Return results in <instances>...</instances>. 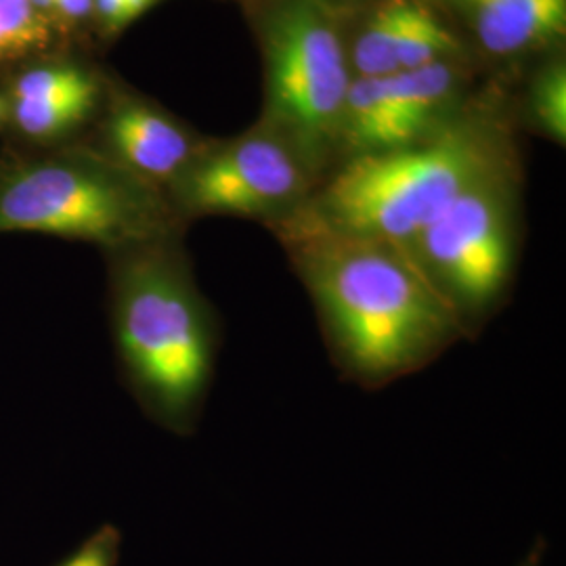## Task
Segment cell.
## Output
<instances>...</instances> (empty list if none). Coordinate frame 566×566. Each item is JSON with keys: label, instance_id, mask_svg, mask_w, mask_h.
<instances>
[{"label": "cell", "instance_id": "obj_1", "mask_svg": "<svg viewBox=\"0 0 566 566\" xmlns=\"http://www.w3.org/2000/svg\"><path fill=\"white\" fill-rule=\"evenodd\" d=\"M282 242L346 380L367 390L392 385L465 338L401 245L332 233Z\"/></svg>", "mask_w": 566, "mask_h": 566}, {"label": "cell", "instance_id": "obj_2", "mask_svg": "<svg viewBox=\"0 0 566 566\" xmlns=\"http://www.w3.org/2000/svg\"><path fill=\"white\" fill-rule=\"evenodd\" d=\"M107 254V317L122 382L143 413L179 437L196 432L214 380L221 324L179 233Z\"/></svg>", "mask_w": 566, "mask_h": 566}, {"label": "cell", "instance_id": "obj_3", "mask_svg": "<svg viewBox=\"0 0 566 566\" xmlns=\"http://www.w3.org/2000/svg\"><path fill=\"white\" fill-rule=\"evenodd\" d=\"M510 168L486 128L470 122L441 126L424 142L353 156L282 223V238L332 233L407 248L474 182Z\"/></svg>", "mask_w": 566, "mask_h": 566}, {"label": "cell", "instance_id": "obj_4", "mask_svg": "<svg viewBox=\"0 0 566 566\" xmlns=\"http://www.w3.org/2000/svg\"><path fill=\"white\" fill-rule=\"evenodd\" d=\"M168 196L99 149L60 147L0 163V233H41L105 252L179 233Z\"/></svg>", "mask_w": 566, "mask_h": 566}, {"label": "cell", "instance_id": "obj_5", "mask_svg": "<svg viewBox=\"0 0 566 566\" xmlns=\"http://www.w3.org/2000/svg\"><path fill=\"white\" fill-rule=\"evenodd\" d=\"M514 203L506 168L468 187L405 248L465 338L506 304L516 269Z\"/></svg>", "mask_w": 566, "mask_h": 566}, {"label": "cell", "instance_id": "obj_6", "mask_svg": "<svg viewBox=\"0 0 566 566\" xmlns=\"http://www.w3.org/2000/svg\"><path fill=\"white\" fill-rule=\"evenodd\" d=\"M264 32L271 130L324 175L350 84L338 30L313 0H285Z\"/></svg>", "mask_w": 566, "mask_h": 566}, {"label": "cell", "instance_id": "obj_7", "mask_svg": "<svg viewBox=\"0 0 566 566\" xmlns=\"http://www.w3.org/2000/svg\"><path fill=\"white\" fill-rule=\"evenodd\" d=\"M322 175L275 130L250 133L198 158L166 191L177 217H243L271 227L285 221L319 187Z\"/></svg>", "mask_w": 566, "mask_h": 566}, {"label": "cell", "instance_id": "obj_8", "mask_svg": "<svg viewBox=\"0 0 566 566\" xmlns=\"http://www.w3.org/2000/svg\"><path fill=\"white\" fill-rule=\"evenodd\" d=\"M99 97L95 76L76 63L51 61L21 72L7 102V118L18 135L53 145L81 126Z\"/></svg>", "mask_w": 566, "mask_h": 566}, {"label": "cell", "instance_id": "obj_9", "mask_svg": "<svg viewBox=\"0 0 566 566\" xmlns=\"http://www.w3.org/2000/svg\"><path fill=\"white\" fill-rule=\"evenodd\" d=\"M103 142L99 151L112 163L164 193L203 149L179 122L135 99L112 109Z\"/></svg>", "mask_w": 566, "mask_h": 566}, {"label": "cell", "instance_id": "obj_10", "mask_svg": "<svg viewBox=\"0 0 566 566\" xmlns=\"http://www.w3.org/2000/svg\"><path fill=\"white\" fill-rule=\"evenodd\" d=\"M489 53L516 55L565 34L566 0H460Z\"/></svg>", "mask_w": 566, "mask_h": 566}, {"label": "cell", "instance_id": "obj_11", "mask_svg": "<svg viewBox=\"0 0 566 566\" xmlns=\"http://www.w3.org/2000/svg\"><path fill=\"white\" fill-rule=\"evenodd\" d=\"M388 81L397 149L424 142L446 126L439 118L446 114L458 88L455 70L447 61L397 72Z\"/></svg>", "mask_w": 566, "mask_h": 566}, {"label": "cell", "instance_id": "obj_12", "mask_svg": "<svg viewBox=\"0 0 566 566\" xmlns=\"http://www.w3.org/2000/svg\"><path fill=\"white\" fill-rule=\"evenodd\" d=\"M388 78H350L340 116V143L350 158L397 149Z\"/></svg>", "mask_w": 566, "mask_h": 566}, {"label": "cell", "instance_id": "obj_13", "mask_svg": "<svg viewBox=\"0 0 566 566\" xmlns=\"http://www.w3.org/2000/svg\"><path fill=\"white\" fill-rule=\"evenodd\" d=\"M407 0H382L365 21L355 46L353 67L361 78H382L399 72L397 46Z\"/></svg>", "mask_w": 566, "mask_h": 566}, {"label": "cell", "instance_id": "obj_14", "mask_svg": "<svg viewBox=\"0 0 566 566\" xmlns=\"http://www.w3.org/2000/svg\"><path fill=\"white\" fill-rule=\"evenodd\" d=\"M458 51L460 44L451 30L437 20V15L420 0H407L397 46L399 72L447 61Z\"/></svg>", "mask_w": 566, "mask_h": 566}, {"label": "cell", "instance_id": "obj_15", "mask_svg": "<svg viewBox=\"0 0 566 566\" xmlns=\"http://www.w3.org/2000/svg\"><path fill=\"white\" fill-rule=\"evenodd\" d=\"M51 25L30 0H0V61L21 60L44 49L53 36Z\"/></svg>", "mask_w": 566, "mask_h": 566}, {"label": "cell", "instance_id": "obj_16", "mask_svg": "<svg viewBox=\"0 0 566 566\" xmlns=\"http://www.w3.org/2000/svg\"><path fill=\"white\" fill-rule=\"evenodd\" d=\"M531 109L542 130L554 142L566 139V67L552 63L535 82L531 91Z\"/></svg>", "mask_w": 566, "mask_h": 566}, {"label": "cell", "instance_id": "obj_17", "mask_svg": "<svg viewBox=\"0 0 566 566\" xmlns=\"http://www.w3.org/2000/svg\"><path fill=\"white\" fill-rule=\"evenodd\" d=\"M122 533L118 526L102 525L91 533L76 552H72L60 566H118Z\"/></svg>", "mask_w": 566, "mask_h": 566}, {"label": "cell", "instance_id": "obj_18", "mask_svg": "<svg viewBox=\"0 0 566 566\" xmlns=\"http://www.w3.org/2000/svg\"><path fill=\"white\" fill-rule=\"evenodd\" d=\"M156 2L158 0H116L102 20L103 28H107L109 32H118L128 23L139 20L143 13L151 9Z\"/></svg>", "mask_w": 566, "mask_h": 566}, {"label": "cell", "instance_id": "obj_19", "mask_svg": "<svg viewBox=\"0 0 566 566\" xmlns=\"http://www.w3.org/2000/svg\"><path fill=\"white\" fill-rule=\"evenodd\" d=\"M57 2V23L78 25L95 15L93 0H55Z\"/></svg>", "mask_w": 566, "mask_h": 566}, {"label": "cell", "instance_id": "obj_20", "mask_svg": "<svg viewBox=\"0 0 566 566\" xmlns=\"http://www.w3.org/2000/svg\"><path fill=\"white\" fill-rule=\"evenodd\" d=\"M544 556H546V542L544 539H537L533 547L528 549L525 558L518 563V566H542L544 563Z\"/></svg>", "mask_w": 566, "mask_h": 566}, {"label": "cell", "instance_id": "obj_21", "mask_svg": "<svg viewBox=\"0 0 566 566\" xmlns=\"http://www.w3.org/2000/svg\"><path fill=\"white\" fill-rule=\"evenodd\" d=\"M30 2L44 20L57 23V2L55 0H30Z\"/></svg>", "mask_w": 566, "mask_h": 566}, {"label": "cell", "instance_id": "obj_22", "mask_svg": "<svg viewBox=\"0 0 566 566\" xmlns=\"http://www.w3.org/2000/svg\"><path fill=\"white\" fill-rule=\"evenodd\" d=\"M114 2H116V0H93V9H95V15L99 18V21L107 15V11L112 9Z\"/></svg>", "mask_w": 566, "mask_h": 566}]
</instances>
